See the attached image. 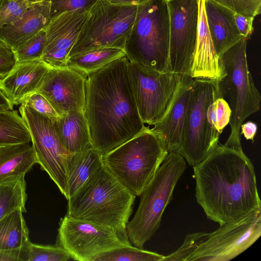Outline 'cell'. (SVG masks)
Masks as SVG:
<instances>
[{
	"mask_svg": "<svg viewBox=\"0 0 261 261\" xmlns=\"http://www.w3.org/2000/svg\"><path fill=\"white\" fill-rule=\"evenodd\" d=\"M193 168L195 197L207 218L220 225L261 211L254 168L242 145L219 143Z\"/></svg>",
	"mask_w": 261,
	"mask_h": 261,
	"instance_id": "cell-1",
	"label": "cell"
},
{
	"mask_svg": "<svg viewBox=\"0 0 261 261\" xmlns=\"http://www.w3.org/2000/svg\"><path fill=\"white\" fill-rule=\"evenodd\" d=\"M124 56L88 74L84 114L93 148L105 155L146 127L136 103Z\"/></svg>",
	"mask_w": 261,
	"mask_h": 261,
	"instance_id": "cell-2",
	"label": "cell"
},
{
	"mask_svg": "<svg viewBox=\"0 0 261 261\" xmlns=\"http://www.w3.org/2000/svg\"><path fill=\"white\" fill-rule=\"evenodd\" d=\"M135 198L102 164L68 199L66 215L106 226L128 239Z\"/></svg>",
	"mask_w": 261,
	"mask_h": 261,
	"instance_id": "cell-3",
	"label": "cell"
},
{
	"mask_svg": "<svg viewBox=\"0 0 261 261\" xmlns=\"http://www.w3.org/2000/svg\"><path fill=\"white\" fill-rule=\"evenodd\" d=\"M247 40L243 38L219 58V87L231 110L230 133L225 143L229 145H241V125L260 107L261 97L248 66Z\"/></svg>",
	"mask_w": 261,
	"mask_h": 261,
	"instance_id": "cell-4",
	"label": "cell"
},
{
	"mask_svg": "<svg viewBox=\"0 0 261 261\" xmlns=\"http://www.w3.org/2000/svg\"><path fill=\"white\" fill-rule=\"evenodd\" d=\"M162 140L145 129L105 155L103 165L135 196H140L168 154Z\"/></svg>",
	"mask_w": 261,
	"mask_h": 261,
	"instance_id": "cell-5",
	"label": "cell"
},
{
	"mask_svg": "<svg viewBox=\"0 0 261 261\" xmlns=\"http://www.w3.org/2000/svg\"><path fill=\"white\" fill-rule=\"evenodd\" d=\"M170 17L166 0H147L137 6L124 51L131 61L169 71Z\"/></svg>",
	"mask_w": 261,
	"mask_h": 261,
	"instance_id": "cell-6",
	"label": "cell"
},
{
	"mask_svg": "<svg viewBox=\"0 0 261 261\" xmlns=\"http://www.w3.org/2000/svg\"><path fill=\"white\" fill-rule=\"evenodd\" d=\"M186 169V160L180 153L169 152L140 195L138 209L127 225L129 241L135 247L143 248L159 228L175 186Z\"/></svg>",
	"mask_w": 261,
	"mask_h": 261,
	"instance_id": "cell-7",
	"label": "cell"
},
{
	"mask_svg": "<svg viewBox=\"0 0 261 261\" xmlns=\"http://www.w3.org/2000/svg\"><path fill=\"white\" fill-rule=\"evenodd\" d=\"M221 96L217 80L193 79L180 153L192 167L208 156L219 144L210 122V105Z\"/></svg>",
	"mask_w": 261,
	"mask_h": 261,
	"instance_id": "cell-8",
	"label": "cell"
},
{
	"mask_svg": "<svg viewBox=\"0 0 261 261\" xmlns=\"http://www.w3.org/2000/svg\"><path fill=\"white\" fill-rule=\"evenodd\" d=\"M137 6L117 5L107 0H99L90 10L69 58L103 47L124 50L135 21Z\"/></svg>",
	"mask_w": 261,
	"mask_h": 261,
	"instance_id": "cell-9",
	"label": "cell"
},
{
	"mask_svg": "<svg viewBox=\"0 0 261 261\" xmlns=\"http://www.w3.org/2000/svg\"><path fill=\"white\" fill-rule=\"evenodd\" d=\"M127 68L140 117L144 124L153 125L167 112L185 76L159 71L128 59Z\"/></svg>",
	"mask_w": 261,
	"mask_h": 261,
	"instance_id": "cell-10",
	"label": "cell"
},
{
	"mask_svg": "<svg viewBox=\"0 0 261 261\" xmlns=\"http://www.w3.org/2000/svg\"><path fill=\"white\" fill-rule=\"evenodd\" d=\"M19 111L29 129L37 164L68 200L66 165L69 154L59 139L56 123L57 118L42 115L22 104Z\"/></svg>",
	"mask_w": 261,
	"mask_h": 261,
	"instance_id": "cell-11",
	"label": "cell"
},
{
	"mask_svg": "<svg viewBox=\"0 0 261 261\" xmlns=\"http://www.w3.org/2000/svg\"><path fill=\"white\" fill-rule=\"evenodd\" d=\"M261 234V211L243 219L220 225L216 231L202 232L188 261H227L247 250Z\"/></svg>",
	"mask_w": 261,
	"mask_h": 261,
	"instance_id": "cell-12",
	"label": "cell"
},
{
	"mask_svg": "<svg viewBox=\"0 0 261 261\" xmlns=\"http://www.w3.org/2000/svg\"><path fill=\"white\" fill-rule=\"evenodd\" d=\"M58 242L72 259L80 261H94L102 253L131 245L128 239L109 227L67 215L61 219Z\"/></svg>",
	"mask_w": 261,
	"mask_h": 261,
	"instance_id": "cell-13",
	"label": "cell"
},
{
	"mask_svg": "<svg viewBox=\"0 0 261 261\" xmlns=\"http://www.w3.org/2000/svg\"><path fill=\"white\" fill-rule=\"evenodd\" d=\"M170 17L169 71L190 76L197 36L198 0L168 2Z\"/></svg>",
	"mask_w": 261,
	"mask_h": 261,
	"instance_id": "cell-14",
	"label": "cell"
},
{
	"mask_svg": "<svg viewBox=\"0 0 261 261\" xmlns=\"http://www.w3.org/2000/svg\"><path fill=\"white\" fill-rule=\"evenodd\" d=\"M86 77L67 66L50 68L36 92L47 99L59 116L84 111Z\"/></svg>",
	"mask_w": 261,
	"mask_h": 261,
	"instance_id": "cell-15",
	"label": "cell"
},
{
	"mask_svg": "<svg viewBox=\"0 0 261 261\" xmlns=\"http://www.w3.org/2000/svg\"><path fill=\"white\" fill-rule=\"evenodd\" d=\"M89 11L68 12L52 19L45 30L46 41L41 59L51 68L67 66L69 53L89 14Z\"/></svg>",
	"mask_w": 261,
	"mask_h": 261,
	"instance_id": "cell-16",
	"label": "cell"
},
{
	"mask_svg": "<svg viewBox=\"0 0 261 261\" xmlns=\"http://www.w3.org/2000/svg\"><path fill=\"white\" fill-rule=\"evenodd\" d=\"M193 79L184 77L170 108L150 130L163 141L168 152L179 153L192 89Z\"/></svg>",
	"mask_w": 261,
	"mask_h": 261,
	"instance_id": "cell-17",
	"label": "cell"
},
{
	"mask_svg": "<svg viewBox=\"0 0 261 261\" xmlns=\"http://www.w3.org/2000/svg\"><path fill=\"white\" fill-rule=\"evenodd\" d=\"M50 68L41 59L17 63L0 80V90L13 106L20 105L37 91Z\"/></svg>",
	"mask_w": 261,
	"mask_h": 261,
	"instance_id": "cell-18",
	"label": "cell"
},
{
	"mask_svg": "<svg viewBox=\"0 0 261 261\" xmlns=\"http://www.w3.org/2000/svg\"><path fill=\"white\" fill-rule=\"evenodd\" d=\"M204 1L198 0L197 36L190 76L218 81L220 77L219 58L210 34L204 9Z\"/></svg>",
	"mask_w": 261,
	"mask_h": 261,
	"instance_id": "cell-19",
	"label": "cell"
},
{
	"mask_svg": "<svg viewBox=\"0 0 261 261\" xmlns=\"http://www.w3.org/2000/svg\"><path fill=\"white\" fill-rule=\"evenodd\" d=\"M49 1L32 4L18 19L0 29V41L13 51L40 31L45 29L50 21Z\"/></svg>",
	"mask_w": 261,
	"mask_h": 261,
	"instance_id": "cell-20",
	"label": "cell"
},
{
	"mask_svg": "<svg viewBox=\"0 0 261 261\" xmlns=\"http://www.w3.org/2000/svg\"><path fill=\"white\" fill-rule=\"evenodd\" d=\"M204 9L210 34L220 58L243 37L236 24L234 12L213 0L204 1Z\"/></svg>",
	"mask_w": 261,
	"mask_h": 261,
	"instance_id": "cell-21",
	"label": "cell"
},
{
	"mask_svg": "<svg viewBox=\"0 0 261 261\" xmlns=\"http://www.w3.org/2000/svg\"><path fill=\"white\" fill-rule=\"evenodd\" d=\"M56 123L61 143L69 154L93 147L84 111L61 115Z\"/></svg>",
	"mask_w": 261,
	"mask_h": 261,
	"instance_id": "cell-22",
	"label": "cell"
},
{
	"mask_svg": "<svg viewBox=\"0 0 261 261\" xmlns=\"http://www.w3.org/2000/svg\"><path fill=\"white\" fill-rule=\"evenodd\" d=\"M102 164L101 155L93 147L68 155L66 175L68 199Z\"/></svg>",
	"mask_w": 261,
	"mask_h": 261,
	"instance_id": "cell-23",
	"label": "cell"
},
{
	"mask_svg": "<svg viewBox=\"0 0 261 261\" xmlns=\"http://www.w3.org/2000/svg\"><path fill=\"white\" fill-rule=\"evenodd\" d=\"M36 164L35 152L30 142L0 147V180L25 176Z\"/></svg>",
	"mask_w": 261,
	"mask_h": 261,
	"instance_id": "cell-24",
	"label": "cell"
},
{
	"mask_svg": "<svg viewBox=\"0 0 261 261\" xmlns=\"http://www.w3.org/2000/svg\"><path fill=\"white\" fill-rule=\"evenodd\" d=\"M22 213L17 208L0 219V249L25 247L31 243Z\"/></svg>",
	"mask_w": 261,
	"mask_h": 261,
	"instance_id": "cell-25",
	"label": "cell"
},
{
	"mask_svg": "<svg viewBox=\"0 0 261 261\" xmlns=\"http://www.w3.org/2000/svg\"><path fill=\"white\" fill-rule=\"evenodd\" d=\"M124 56L125 52L121 48H100L69 57L67 66L87 76Z\"/></svg>",
	"mask_w": 261,
	"mask_h": 261,
	"instance_id": "cell-26",
	"label": "cell"
},
{
	"mask_svg": "<svg viewBox=\"0 0 261 261\" xmlns=\"http://www.w3.org/2000/svg\"><path fill=\"white\" fill-rule=\"evenodd\" d=\"M24 176L0 180V219L17 208L26 212L28 195Z\"/></svg>",
	"mask_w": 261,
	"mask_h": 261,
	"instance_id": "cell-27",
	"label": "cell"
},
{
	"mask_svg": "<svg viewBox=\"0 0 261 261\" xmlns=\"http://www.w3.org/2000/svg\"><path fill=\"white\" fill-rule=\"evenodd\" d=\"M31 141L29 129L17 112L0 107V147Z\"/></svg>",
	"mask_w": 261,
	"mask_h": 261,
	"instance_id": "cell-28",
	"label": "cell"
},
{
	"mask_svg": "<svg viewBox=\"0 0 261 261\" xmlns=\"http://www.w3.org/2000/svg\"><path fill=\"white\" fill-rule=\"evenodd\" d=\"M164 257L156 252L128 245L102 253L94 261H162Z\"/></svg>",
	"mask_w": 261,
	"mask_h": 261,
	"instance_id": "cell-29",
	"label": "cell"
},
{
	"mask_svg": "<svg viewBox=\"0 0 261 261\" xmlns=\"http://www.w3.org/2000/svg\"><path fill=\"white\" fill-rule=\"evenodd\" d=\"M46 41V32L43 29L19 45L14 51L17 63L41 59Z\"/></svg>",
	"mask_w": 261,
	"mask_h": 261,
	"instance_id": "cell-30",
	"label": "cell"
},
{
	"mask_svg": "<svg viewBox=\"0 0 261 261\" xmlns=\"http://www.w3.org/2000/svg\"><path fill=\"white\" fill-rule=\"evenodd\" d=\"M208 114L214 135L219 140L224 128L229 124L231 110L227 102L220 96L210 105Z\"/></svg>",
	"mask_w": 261,
	"mask_h": 261,
	"instance_id": "cell-31",
	"label": "cell"
},
{
	"mask_svg": "<svg viewBox=\"0 0 261 261\" xmlns=\"http://www.w3.org/2000/svg\"><path fill=\"white\" fill-rule=\"evenodd\" d=\"M69 254L60 246L42 245L31 243L28 261H66L71 259Z\"/></svg>",
	"mask_w": 261,
	"mask_h": 261,
	"instance_id": "cell-32",
	"label": "cell"
},
{
	"mask_svg": "<svg viewBox=\"0 0 261 261\" xmlns=\"http://www.w3.org/2000/svg\"><path fill=\"white\" fill-rule=\"evenodd\" d=\"M32 5L27 0H4L0 5V29L18 19Z\"/></svg>",
	"mask_w": 261,
	"mask_h": 261,
	"instance_id": "cell-33",
	"label": "cell"
},
{
	"mask_svg": "<svg viewBox=\"0 0 261 261\" xmlns=\"http://www.w3.org/2000/svg\"><path fill=\"white\" fill-rule=\"evenodd\" d=\"M98 1L50 0V19H52L66 12L77 10L89 11Z\"/></svg>",
	"mask_w": 261,
	"mask_h": 261,
	"instance_id": "cell-34",
	"label": "cell"
},
{
	"mask_svg": "<svg viewBox=\"0 0 261 261\" xmlns=\"http://www.w3.org/2000/svg\"><path fill=\"white\" fill-rule=\"evenodd\" d=\"M230 10L255 17L261 12V0H213Z\"/></svg>",
	"mask_w": 261,
	"mask_h": 261,
	"instance_id": "cell-35",
	"label": "cell"
},
{
	"mask_svg": "<svg viewBox=\"0 0 261 261\" xmlns=\"http://www.w3.org/2000/svg\"><path fill=\"white\" fill-rule=\"evenodd\" d=\"M202 234V232L188 234L181 246L175 252L164 256L162 261H188L195 250Z\"/></svg>",
	"mask_w": 261,
	"mask_h": 261,
	"instance_id": "cell-36",
	"label": "cell"
},
{
	"mask_svg": "<svg viewBox=\"0 0 261 261\" xmlns=\"http://www.w3.org/2000/svg\"><path fill=\"white\" fill-rule=\"evenodd\" d=\"M21 104L43 115L52 118L59 117L47 99L39 93L35 92L29 96Z\"/></svg>",
	"mask_w": 261,
	"mask_h": 261,
	"instance_id": "cell-37",
	"label": "cell"
},
{
	"mask_svg": "<svg viewBox=\"0 0 261 261\" xmlns=\"http://www.w3.org/2000/svg\"><path fill=\"white\" fill-rule=\"evenodd\" d=\"M16 63L15 54L12 49L0 41V80L12 70Z\"/></svg>",
	"mask_w": 261,
	"mask_h": 261,
	"instance_id": "cell-38",
	"label": "cell"
},
{
	"mask_svg": "<svg viewBox=\"0 0 261 261\" xmlns=\"http://www.w3.org/2000/svg\"><path fill=\"white\" fill-rule=\"evenodd\" d=\"M236 24L242 36L248 40L252 34L254 17L246 16L236 12L233 14Z\"/></svg>",
	"mask_w": 261,
	"mask_h": 261,
	"instance_id": "cell-39",
	"label": "cell"
},
{
	"mask_svg": "<svg viewBox=\"0 0 261 261\" xmlns=\"http://www.w3.org/2000/svg\"><path fill=\"white\" fill-rule=\"evenodd\" d=\"M29 247L0 249V261H28Z\"/></svg>",
	"mask_w": 261,
	"mask_h": 261,
	"instance_id": "cell-40",
	"label": "cell"
},
{
	"mask_svg": "<svg viewBox=\"0 0 261 261\" xmlns=\"http://www.w3.org/2000/svg\"><path fill=\"white\" fill-rule=\"evenodd\" d=\"M241 134L243 135L246 140L254 142V137L257 133V125L253 121H248L243 123L241 126Z\"/></svg>",
	"mask_w": 261,
	"mask_h": 261,
	"instance_id": "cell-41",
	"label": "cell"
},
{
	"mask_svg": "<svg viewBox=\"0 0 261 261\" xmlns=\"http://www.w3.org/2000/svg\"><path fill=\"white\" fill-rule=\"evenodd\" d=\"M109 3L117 5L138 6L147 0H107Z\"/></svg>",
	"mask_w": 261,
	"mask_h": 261,
	"instance_id": "cell-42",
	"label": "cell"
},
{
	"mask_svg": "<svg viewBox=\"0 0 261 261\" xmlns=\"http://www.w3.org/2000/svg\"><path fill=\"white\" fill-rule=\"evenodd\" d=\"M0 107L7 109H13V105L0 90Z\"/></svg>",
	"mask_w": 261,
	"mask_h": 261,
	"instance_id": "cell-43",
	"label": "cell"
},
{
	"mask_svg": "<svg viewBox=\"0 0 261 261\" xmlns=\"http://www.w3.org/2000/svg\"><path fill=\"white\" fill-rule=\"evenodd\" d=\"M28 2H30L31 4L42 2V1H49L50 0H27Z\"/></svg>",
	"mask_w": 261,
	"mask_h": 261,
	"instance_id": "cell-44",
	"label": "cell"
},
{
	"mask_svg": "<svg viewBox=\"0 0 261 261\" xmlns=\"http://www.w3.org/2000/svg\"><path fill=\"white\" fill-rule=\"evenodd\" d=\"M4 0H0V5L2 4V3L3 2Z\"/></svg>",
	"mask_w": 261,
	"mask_h": 261,
	"instance_id": "cell-45",
	"label": "cell"
},
{
	"mask_svg": "<svg viewBox=\"0 0 261 261\" xmlns=\"http://www.w3.org/2000/svg\"><path fill=\"white\" fill-rule=\"evenodd\" d=\"M167 2L168 1H172V0H166Z\"/></svg>",
	"mask_w": 261,
	"mask_h": 261,
	"instance_id": "cell-46",
	"label": "cell"
}]
</instances>
